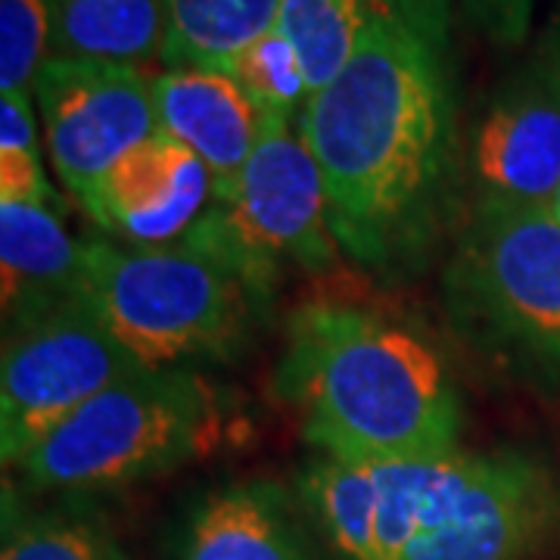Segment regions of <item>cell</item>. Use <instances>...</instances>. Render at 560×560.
I'll return each instance as SVG.
<instances>
[{
    "instance_id": "cell-19",
    "label": "cell",
    "mask_w": 560,
    "mask_h": 560,
    "mask_svg": "<svg viewBox=\"0 0 560 560\" xmlns=\"http://www.w3.org/2000/svg\"><path fill=\"white\" fill-rule=\"evenodd\" d=\"M0 560H131L116 533L88 511H28L3 495Z\"/></svg>"
},
{
    "instance_id": "cell-20",
    "label": "cell",
    "mask_w": 560,
    "mask_h": 560,
    "mask_svg": "<svg viewBox=\"0 0 560 560\" xmlns=\"http://www.w3.org/2000/svg\"><path fill=\"white\" fill-rule=\"evenodd\" d=\"M224 72H231L261 109L278 116H300L302 106L312 97L300 57L278 28L253 40Z\"/></svg>"
},
{
    "instance_id": "cell-5",
    "label": "cell",
    "mask_w": 560,
    "mask_h": 560,
    "mask_svg": "<svg viewBox=\"0 0 560 560\" xmlns=\"http://www.w3.org/2000/svg\"><path fill=\"white\" fill-rule=\"evenodd\" d=\"M81 300L143 368L234 361L259 305L215 261L184 243H84Z\"/></svg>"
},
{
    "instance_id": "cell-24",
    "label": "cell",
    "mask_w": 560,
    "mask_h": 560,
    "mask_svg": "<svg viewBox=\"0 0 560 560\" xmlns=\"http://www.w3.org/2000/svg\"><path fill=\"white\" fill-rule=\"evenodd\" d=\"M548 209H551V212H555L560 221V187H558V194H555V200H551V206H548Z\"/></svg>"
},
{
    "instance_id": "cell-4",
    "label": "cell",
    "mask_w": 560,
    "mask_h": 560,
    "mask_svg": "<svg viewBox=\"0 0 560 560\" xmlns=\"http://www.w3.org/2000/svg\"><path fill=\"white\" fill-rule=\"evenodd\" d=\"M221 396L197 368H140L103 389L16 464L38 492H109L206 455Z\"/></svg>"
},
{
    "instance_id": "cell-8",
    "label": "cell",
    "mask_w": 560,
    "mask_h": 560,
    "mask_svg": "<svg viewBox=\"0 0 560 560\" xmlns=\"http://www.w3.org/2000/svg\"><path fill=\"white\" fill-rule=\"evenodd\" d=\"M84 300L62 302L3 330L0 364V458L16 467L79 408L140 371Z\"/></svg>"
},
{
    "instance_id": "cell-3",
    "label": "cell",
    "mask_w": 560,
    "mask_h": 560,
    "mask_svg": "<svg viewBox=\"0 0 560 560\" xmlns=\"http://www.w3.org/2000/svg\"><path fill=\"white\" fill-rule=\"evenodd\" d=\"M371 560H533L560 533L555 474L523 452L374 464Z\"/></svg>"
},
{
    "instance_id": "cell-10",
    "label": "cell",
    "mask_w": 560,
    "mask_h": 560,
    "mask_svg": "<svg viewBox=\"0 0 560 560\" xmlns=\"http://www.w3.org/2000/svg\"><path fill=\"white\" fill-rule=\"evenodd\" d=\"M467 175L477 202L551 206L560 187V25L492 91L470 131Z\"/></svg>"
},
{
    "instance_id": "cell-1",
    "label": "cell",
    "mask_w": 560,
    "mask_h": 560,
    "mask_svg": "<svg viewBox=\"0 0 560 560\" xmlns=\"http://www.w3.org/2000/svg\"><path fill=\"white\" fill-rule=\"evenodd\" d=\"M342 256L408 268L436 237L455 168L445 57L399 10L374 22L300 113Z\"/></svg>"
},
{
    "instance_id": "cell-23",
    "label": "cell",
    "mask_w": 560,
    "mask_h": 560,
    "mask_svg": "<svg viewBox=\"0 0 560 560\" xmlns=\"http://www.w3.org/2000/svg\"><path fill=\"white\" fill-rule=\"evenodd\" d=\"M396 3L405 22L445 57L448 28H452V0H396Z\"/></svg>"
},
{
    "instance_id": "cell-2",
    "label": "cell",
    "mask_w": 560,
    "mask_h": 560,
    "mask_svg": "<svg viewBox=\"0 0 560 560\" xmlns=\"http://www.w3.org/2000/svg\"><path fill=\"white\" fill-rule=\"evenodd\" d=\"M275 386L318 455L389 464L458 452L460 399L442 355L374 312L334 302L300 308Z\"/></svg>"
},
{
    "instance_id": "cell-9",
    "label": "cell",
    "mask_w": 560,
    "mask_h": 560,
    "mask_svg": "<svg viewBox=\"0 0 560 560\" xmlns=\"http://www.w3.org/2000/svg\"><path fill=\"white\" fill-rule=\"evenodd\" d=\"M32 94L54 172L81 202L128 150L160 135L153 79L135 66L47 60Z\"/></svg>"
},
{
    "instance_id": "cell-22",
    "label": "cell",
    "mask_w": 560,
    "mask_h": 560,
    "mask_svg": "<svg viewBox=\"0 0 560 560\" xmlns=\"http://www.w3.org/2000/svg\"><path fill=\"white\" fill-rule=\"evenodd\" d=\"M460 3L474 25L499 47H521L529 35L536 0H460Z\"/></svg>"
},
{
    "instance_id": "cell-15",
    "label": "cell",
    "mask_w": 560,
    "mask_h": 560,
    "mask_svg": "<svg viewBox=\"0 0 560 560\" xmlns=\"http://www.w3.org/2000/svg\"><path fill=\"white\" fill-rule=\"evenodd\" d=\"M165 0H50V60L135 66L162 60Z\"/></svg>"
},
{
    "instance_id": "cell-7",
    "label": "cell",
    "mask_w": 560,
    "mask_h": 560,
    "mask_svg": "<svg viewBox=\"0 0 560 560\" xmlns=\"http://www.w3.org/2000/svg\"><path fill=\"white\" fill-rule=\"evenodd\" d=\"M445 283L486 340L560 374V221L548 206L474 202Z\"/></svg>"
},
{
    "instance_id": "cell-17",
    "label": "cell",
    "mask_w": 560,
    "mask_h": 560,
    "mask_svg": "<svg viewBox=\"0 0 560 560\" xmlns=\"http://www.w3.org/2000/svg\"><path fill=\"white\" fill-rule=\"evenodd\" d=\"M280 0H165L168 44L162 62L228 69L253 40L278 28Z\"/></svg>"
},
{
    "instance_id": "cell-11",
    "label": "cell",
    "mask_w": 560,
    "mask_h": 560,
    "mask_svg": "<svg viewBox=\"0 0 560 560\" xmlns=\"http://www.w3.org/2000/svg\"><path fill=\"white\" fill-rule=\"evenodd\" d=\"M212 202V175L168 135L128 150L81 202L106 234L135 246L180 241Z\"/></svg>"
},
{
    "instance_id": "cell-21",
    "label": "cell",
    "mask_w": 560,
    "mask_h": 560,
    "mask_svg": "<svg viewBox=\"0 0 560 560\" xmlns=\"http://www.w3.org/2000/svg\"><path fill=\"white\" fill-rule=\"evenodd\" d=\"M50 60V0H0V94H32Z\"/></svg>"
},
{
    "instance_id": "cell-16",
    "label": "cell",
    "mask_w": 560,
    "mask_h": 560,
    "mask_svg": "<svg viewBox=\"0 0 560 560\" xmlns=\"http://www.w3.org/2000/svg\"><path fill=\"white\" fill-rule=\"evenodd\" d=\"M396 10V0H280L278 32L293 44L315 94L346 69L374 22Z\"/></svg>"
},
{
    "instance_id": "cell-6",
    "label": "cell",
    "mask_w": 560,
    "mask_h": 560,
    "mask_svg": "<svg viewBox=\"0 0 560 560\" xmlns=\"http://www.w3.org/2000/svg\"><path fill=\"white\" fill-rule=\"evenodd\" d=\"M175 243L224 268L259 308L293 271H324L340 259L324 178L300 116L268 113L241 178L212 197Z\"/></svg>"
},
{
    "instance_id": "cell-13",
    "label": "cell",
    "mask_w": 560,
    "mask_h": 560,
    "mask_svg": "<svg viewBox=\"0 0 560 560\" xmlns=\"http://www.w3.org/2000/svg\"><path fill=\"white\" fill-rule=\"evenodd\" d=\"M175 560H318L293 499L271 480L206 492L184 517Z\"/></svg>"
},
{
    "instance_id": "cell-12",
    "label": "cell",
    "mask_w": 560,
    "mask_h": 560,
    "mask_svg": "<svg viewBox=\"0 0 560 560\" xmlns=\"http://www.w3.org/2000/svg\"><path fill=\"white\" fill-rule=\"evenodd\" d=\"M153 103L160 131L187 147L212 175V197L241 178L261 131V109L231 72L209 66H172L153 75Z\"/></svg>"
},
{
    "instance_id": "cell-14",
    "label": "cell",
    "mask_w": 560,
    "mask_h": 560,
    "mask_svg": "<svg viewBox=\"0 0 560 560\" xmlns=\"http://www.w3.org/2000/svg\"><path fill=\"white\" fill-rule=\"evenodd\" d=\"M84 243L72 241L50 206L0 202L3 327L81 300Z\"/></svg>"
},
{
    "instance_id": "cell-18",
    "label": "cell",
    "mask_w": 560,
    "mask_h": 560,
    "mask_svg": "<svg viewBox=\"0 0 560 560\" xmlns=\"http://www.w3.org/2000/svg\"><path fill=\"white\" fill-rule=\"evenodd\" d=\"M305 511L342 560L374 558V464L315 455L300 477Z\"/></svg>"
}]
</instances>
